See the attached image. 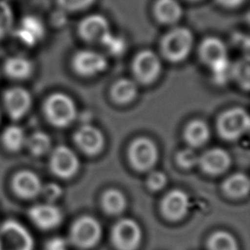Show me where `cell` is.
<instances>
[{"label": "cell", "mask_w": 250, "mask_h": 250, "mask_svg": "<svg viewBox=\"0 0 250 250\" xmlns=\"http://www.w3.org/2000/svg\"><path fill=\"white\" fill-rule=\"evenodd\" d=\"M193 44L194 36L189 28L174 25L161 38L160 50L169 62H180L190 54Z\"/></svg>", "instance_id": "obj_1"}, {"label": "cell", "mask_w": 250, "mask_h": 250, "mask_svg": "<svg viewBox=\"0 0 250 250\" xmlns=\"http://www.w3.org/2000/svg\"><path fill=\"white\" fill-rule=\"evenodd\" d=\"M44 113L47 120L56 127H66L73 122L77 109L70 97L62 93H54L44 103Z\"/></svg>", "instance_id": "obj_2"}, {"label": "cell", "mask_w": 250, "mask_h": 250, "mask_svg": "<svg viewBox=\"0 0 250 250\" xmlns=\"http://www.w3.org/2000/svg\"><path fill=\"white\" fill-rule=\"evenodd\" d=\"M34 240L19 221L8 219L0 223V250H33Z\"/></svg>", "instance_id": "obj_3"}, {"label": "cell", "mask_w": 250, "mask_h": 250, "mask_svg": "<svg viewBox=\"0 0 250 250\" xmlns=\"http://www.w3.org/2000/svg\"><path fill=\"white\" fill-rule=\"evenodd\" d=\"M102 236V228L98 220L91 216L79 218L71 227L69 241L80 249L95 247Z\"/></svg>", "instance_id": "obj_4"}, {"label": "cell", "mask_w": 250, "mask_h": 250, "mask_svg": "<svg viewBox=\"0 0 250 250\" xmlns=\"http://www.w3.org/2000/svg\"><path fill=\"white\" fill-rule=\"evenodd\" d=\"M2 104L5 113L13 121L23 118L32 105L29 91L21 86L6 88L2 93Z\"/></svg>", "instance_id": "obj_5"}, {"label": "cell", "mask_w": 250, "mask_h": 250, "mask_svg": "<svg viewBox=\"0 0 250 250\" xmlns=\"http://www.w3.org/2000/svg\"><path fill=\"white\" fill-rule=\"evenodd\" d=\"M77 33L88 43L105 44L112 35L108 20L101 14H90L77 24Z\"/></svg>", "instance_id": "obj_6"}, {"label": "cell", "mask_w": 250, "mask_h": 250, "mask_svg": "<svg viewBox=\"0 0 250 250\" xmlns=\"http://www.w3.org/2000/svg\"><path fill=\"white\" fill-rule=\"evenodd\" d=\"M250 119L247 111L241 107H232L224 111L218 119V131L227 140H236L248 131Z\"/></svg>", "instance_id": "obj_7"}, {"label": "cell", "mask_w": 250, "mask_h": 250, "mask_svg": "<svg viewBox=\"0 0 250 250\" xmlns=\"http://www.w3.org/2000/svg\"><path fill=\"white\" fill-rule=\"evenodd\" d=\"M111 240L117 250H136L142 240L140 225L130 218L121 219L112 229Z\"/></svg>", "instance_id": "obj_8"}, {"label": "cell", "mask_w": 250, "mask_h": 250, "mask_svg": "<svg viewBox=\"0 0 250 250\" xmlns=\"http://www.w3.org/2000/svg\"><path fill=\"white\" fill-rule=\"evenodd\" d=\"M45 33V24L41 19L34 15H27L16 22L10 36L15 37L16 41L24 46L33 47L43 40Z\"/></svg>", "instance_id": "obj_9"}, {"label": "cell", "mask_w": 250, "mask_h": 250, "mask_svg": "<svg viewBox=\"0 0 250 250\" xmlns=\"http://www.w3.org/2000/svg\"><path fill=\"white\" fill-rule=\"evenodd\" d=\"M157 156L158 151L155 144L146 137L136 139L129 147L130 161L140 171H146L152 168L157 161Z\"/></svg>", "instance_id": "obj_10"}, {"label": "cell", "mask_w": 250, "mask_h": 250, "mask_svg": "<svg viewBox=\"0 0 250 250\" xmlns=\"http://www.w3.org/2000/svg\"><path fill=\"white\" fill-rule=\"evenodd\" d=\"M73 69L82 76L97 75L107 67L106 58L98 51L82 49L77 51L71 60Z\"/></svg>", "instance_id": "obj_11"}, {"label": "cell", "mask_w": 250, "mask_h": 250, "mask_svg": "<svg viewBox=\"0 0 250 250\" xmlns=\"http://www.w3.org/2000/svg\"><path fill=\"white\" fill-rule=\"evenodd\" d=\"M133 71L139 81L150 83L161 71L160 58L152 50H142L134 58Z\"/></svg>", "instance_id": "obj_12"}, {"label": "cell", "mask_w": 250, "mask_h": 250, "mask_svg": "<svg viewBox=\"0 0 250 250\" xmlns=\"http://www.w3.org/2000/svg\"><path fill=\"white\" fill-rule=\"evenodd\" d=\"M50 168L58 177L68 179L77 172L79 160L71 148L66 146H58L51 152Z\"/></svg>", "instance_id": "obj_13"}, {"label": "cell", "mask_w": 250, "mask_h": 250, "mask_svg": "<svg viewBox=\"0 0 250 250\" xmlns=\"http://www.w3.org/2000/svg\"><path fill=\"white\" fill-rule=\"evenodd\" d=\"M42 182L36 173L30 170H20L11 179V188L21 199H32L42 191Z\"/></svg>", "instance_id": "obj_14"}, {"label": "cell", "mask_w": 250, "mask_h": 250, "mask_svg": "<svg viewBox=\"0 0 250 250\" xmlns=\"http://www.w3.org/2000/svg\"><path fill=\"white\" fill-rule=\"evenodd\" d=\"M27 215L32 224L43 230L58 227L62 219L61 209L50 202L33 205L29 208Z\"/></svg>", "instance_id": "obj_15"}, {"label": "cell", "mask_w": 250, "mask_h": 250, "mask_svg": "<svg viewBox=\"0 0 250 250\" xmlns=\"http://www.w3.org/2000/svg\"><path fill=\"white\" fill-rule=\"evenodd\" d=\"M34 70L33 62L23 55H13L7 57L2 64L3 74L15 81L28 79Z\"/></svg>", "instance_id": "obj_16"}, {"label": "cell", "mask_w": 250, "mask_h": 250, "mask_svg": "<svg viewBox=\"0 0 250 250\" xmlns=\"http://www.w3.org/2000/svg\"><path fill=\"white\" fill-rule=\"evenodd\" d=\"M74 141L83 152L90 155L100 152L104 143L102 131L89 124L83 125L76 131Z\"/></svg>", "instance_id": "obj_17"}, {"label": "cell", "mask_w": 250, "mask_h": 250, "mask_svg": "<svg viewBox=\"0 0 250 250\" xmlns=\"http://www.w3.org/2000/svg\"><path fill=\"white\" fill-rule=\"evenodd\" d=\"M189 207L188 195L181 189L169 191L163 198L161 209L163 215L169 220L177 221L182 219Z\"/></svg>", "instance_id": "obj_18"}, {"label": "cell", "mask_w": 250, "mask_h": 250, "mask_svg": "<svg viewBox=\"0 0 250 250\" xmlns=\"http://www.w3.org/2000/svg\"><path fill=\"white\" fill-rule=\"evenodd\" d=\"M199 57L210 67L228 59V49L225 42L216 37H205L198 47Z\"/></svg>", "instance_id": "obj_19"}, {"label": "cell", "mask_w": 250, "mask_h": 250, "mask_svg": "<svg viewBox=\"0 0 250 250\" xmlns=\"http://www.w3.org/2000/svg\"><path fill=\"white\" fill-rule=\"evenodd\" d=\"M152 14L159 23L174 26L183 18L184 10L178 0H155Z\"/></svg>", "instance_id": "obj_20"}, {"label": "cell", "mask_w": 250, "mask_h": 250, "mask_svg": "<svg viewBox=\"0 0 250 250\" xmlns=\"http://www.w3.org/2000/svg\"><path fill=\"white\" fill-rule=\"evenodd\" d=\"M198 164L206 173L218 175L228 170L230 165V156L225 149L214 147L199 157Z\"/></svg>", "instance_id": "obj_21"}, {"label": "cell", "mask_w": 250, "mask_h": 250, "mask_svg": "<svg viewBox=\"0 0 250 250\" xmlns=\"http://www.w3.org/2000/svg\"><path fill=\"white\" fill-rule=\"evenodd\" d=\"M25 140L26 134L18 124L6 126L0 135V142L3 148L11 153L21 151L25 146Z\"/></svg>", "instance_id": "obj_22"}, {"label": "cell", "mask_w": 250, "mask_h": 250, "mask_svg": "<svg viewBox=\"0 0 250 250\" xmlns=\"http://www.w3.org/2000/svg\"><path fill=\"white\" fill-rule=\"evenodd\" d=\"M209 127L204 121L200 119H195L189 122L185 131L186 141L194 147L204 145L209 140Z\"/></svg>", "instance_id": "obj_23"}, {"label": "cell", "mask_w": 250, "mask_h": 250, "mask_svg": "<svg viewBox=\"0 0 250 250\" xmlns=\"http://www.w3.org/2000/svg\"><path fill=\"white\" fill-rule=\"evenodd\" d=\"M249 179L243 173H235L229 176L223 185L225 192L233 198H240L247 195L249 191Z\"/></svg>", "instance_id": "obj_24"}, {"label": "cell", "mask_w": 250, "mask_h": 250, "mask_svg": "<svg viewBox=\"0 0 250 250\" xmlns=\"http://www.w3.org/2000/svg\"><path fill=\"white\" fill-rule=\"evenodd\" d=\"M52 146L51 138L43 131H35L30 135H26L24 147L33 156H42L50 151Z\"/></svg>", "instance_id": "obj_25"}, {"label": "cell", "mask_w": 250, "mask_h": 250, "mask_svg": "<svg viewBox=\"0 0 250 250\" xmlns=\"http://www.w3.org/2000/svg\"><path fill=\"white\" fill-rule=\"evenodd\" d=\"M138 92L137 85L128 78L118 79L111 88L113 100L119 104H127L135 99Z\"/></svg>", "instance_id": "obj_26"}, {"label": "cell", "mask_w": 250, "mask_h": 250, "mask_svg": "<svg viewBox=\"0 0 250 250\" xmlns=\"http://www.w3.org/2000/svg\"><path fill=\"white\" fill-rule=\"evenodd\" d=\"M102 204L106 213L120 214L126 207V197L119 189L110 188L103 194Z\"/></svg>", "instance_id": "obj_27"}, {"label": "cell", "mask_w": 250, "mask_h": 250, "mask_svg": "<svg viewBox=\"0 0 250 250\" xmlns=\"http://www.w3.org/2000/svg\"><path fill=\"white\" fill-rule=\"evenodd\" d=\"M15 24V13L10 1L0 0V42L11 35Z\"/></svg>", "instance_id": "obj_28"}, {"label": "cell", "mask_w": 250, "mask_h": 250, "mask_svg": "<svg viewBox=\"0 0 250 250\" xmlns=\"http://www.w3.org/2000/svg\"><path fill=\"white\" fill-rule=\"evenodd\" d=\"M209 250H239L236 239L226 230H218L209 237Z\"/></svg>", "instance_id": "obj_29"}, {"label": "cell", "mask_w": 250, "mask_h": 250, "mask_svg": "<svg viewBox=\"0 0 250 250\" xmlns=\"http://www.w3.org/2000/svg\"><path fill=\"white\" fill-rule=\"evenodd\" d=\"M214 81L218 84H225L233 76V65L227 59L211 67Z\"/></svg>", "instance_id": "obj_30"}, {"label": "cell", "mask_w": 250, "mask_h": 250, "mask_svg": "<svg viewBox=\"0 0 250 250\" xmlns=\"http://www.w3.org/2000/svg\"><path fill=\"white\" fill-rule=\"evenodd\" d=\"M59 8L67 13H77L91 8L96 0H56Z\"/></svg>", "instance_id": "obj_31"}, {"label": "cell", "mask_w": 250, "mask_h": 250, "mask_svg": "<svg viewBox=\"0 0 250 250\" xmlns=\"http://www.w3.org/2000/svg\"><path fill=\"white\" fill-rule=\"evenodd\" d=\"M177 161L179 165L185 169H190L198 164L199 156L190 148H185L178 152Z\"/></svg>", "instance_id": "obj_32"}, {"label": "cell", "mask_w": 250, "mask_h": 250, "mask_svg": "<svg viewBox=\"0 0 250 250\" xmlns=\"http://www.w3.org/2000/svg\"><path fill=\"white\" fill-rule=\"evenodd\" d=\"M233 76L241 84L242 87H249V62L248 60H242L233 65Z\"/></svg>", "instance_id": "obj_33"}, {"label": "cell", "mask_w": 250, "mask_h": 250, "mask_svg": "<svg viewBox=\"0 0 250 250\" xmlns=\"http://www.w3.org/2000/svg\"><path fill=\"white\" fill-rule=\"evenodd\" d=\"M167 182L166 175L161 171H152L146 181V185L151 190H159L161 189Z\"/></svg>", "instance_id": "obj_34"}, {"label": "cell", "mask_w": 250, "mask_h": 250, "mask_svg": "<svg viewBox=\"0 0 250 250\" xmlns=\"http://www.w3.org/2000/svg\"><path fill=\"white\" fill-rule=\"evenodd\" d=\"M41 193H43L48 201L52 203L53 200L57 199L62 194V188L56 184H49L42 188Z\"/></svg>", "instance_id": "obj_35"}, {"label": "cell", "mask_w": 250, "mask_h": 250, "mask_svg": "<svg viewBox=\"0 0 250 250\" xmlns=\"http://www.w3.org/2000/svg\"><path fill=\"white\" fill-rule=\"evenodd\" d=\"M45 250H67V243L62 237H54L46 243Z\"/></svg>", "instance_id": "obj_36"}, {"label": "cell", "mask_w": 250, "mask_h": 250, "mask_svg": "<svg viewBox=\"0 0 250 250\" xmlns=\"http://www.w3.org/2000/svg\"><path fill=\"white\" fill-rule=\"evenodd\" d=\"M216 3L222 8L228 10H234L241 7L246 0H215Z\"/></svg>", "instance_id": "obj_37"}, {"label": "cell", "mask_w": 250, "mask_h": 250, "mask_svg": "<svg viewBox=\"0 0 250 250\" xmlns=\"http://www.w3.org/2000/svg\"><path fill=\"white\" fill-rule=\"evenodd\" d=\"M189 2H198V1H201V0H188Z\"/></svg>", "instance_id": "obj_38"}, {"label": "cell", "mask_w": 250, "mask_h": 250, "mask_svg": "<svg viewBox=\"0 0 250 250\" xmlns=\"http://www.w3.org/2000/svg\"><path fill=\"white\" fill-rule=\"evenodd\" d=\"M0 120H1V111H0Z\"/></svg>", "instance_id": "obj_39"}, {"label": "cell", "mask_w": 250, "mask_h": 250, "mask_svg": "<svg viewBox=\"0 0 250 250\" xmlns=\"http://www.w3.org/2000/svg\"><path fill=\"white\" fill-rule=\"evenodd\" d=\"M7 1H11V0H7Z\"/></svg>", "instance_id": "obj_40"}]
</instances>
